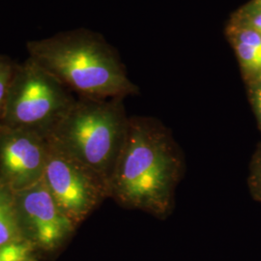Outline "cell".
I'll list each match as a JSON object with an SVG mask.
<instances>
[{"instance_id":"obj_1","label":"cell","mask_w":261,"mask_h":261,"mask_svg":"<svg viewBox=\"0 0 261 261\" xmlns=\"http://www.w3.org/2000/svg\"><path fill=\"white\" fill-rule=\"evenodd\" d=\"M183 171V155L170 130L153 117H130L110 197L124 208L166 219L173 210Z\"/></svg>"},{"instance_id":"obj_2","label":"cell","mask_w":261,"mask_h":261,"mask_svg":"<svg viewBox=\"0 0 261 261\" xmlns=\"http://www.w3.org/2000/svg\"><path fill=\"white\" fill-rule=\"evenodd\" d=\"M29 57L81 98L125 99L139 93L115 49L87 29L28 44Z\"/></svg>"},{"instance_id":"obj_3","label":"cell","mask_w":261,"mask_h":261,"mask_svg":"<svg viewBox=\"0 0 261 261\" xmlns=\"http://www.w3.org/2000/svg\"><path fill=\"white\" fill-rule=\"evenodd\" d=\"M123 100L79 97L48 137L108 188L129 127Z\"/></svg>"},{"instance_id":"obj_4","label":"cell","mask_w":261,"mask_h":261,"mask_svg":"<svg viewBox=\"0 0 261 261\" xmlns=\"http://www.w3.org/2000/svg\"><path fill=\"white\" fill-rule=\"evenodd\" d=\"M75 100L64 84L28 57L17 65L0 125L49 137Z\"/></svg>"},{"instance_id":"obj_5","label":"cell","mask_w":261,"mask_h":261,"mask_svg":"<svg viewBox=\"0 0 261 261\" xmlns=\"http://www.w3.org/2000/svg\"><path fill=\"white\" fill-rule=\"evenodd\" d=\"M43 181L56 203L77 226L110 198L101 178L48 138Z\"/></svg>"},{"instance_id":"obj_6","label":"cell","mask_w":261,"mask_h":261,"mask_svg":"<svg viewBox=\"0 0 261 261\" xmlns=\"http://www.w3.org/2000/svg\"><path fill=\"white\" fill-rule=\"evenodd\" d=\"M24 240L44 251H54L75 231V225L56 203L43 179L14 193Z\"/></svg>"},{"instance_id":"obj_7","label":"cell","mask_w":261,"mask_h":261,"mask_svg":"<svg viewBox=\"0 0 261 261\" xmlns=\"http://www.w3.org/2000/svg\"><path fill=\"white\" fill-rule=\"evenodd\" d=\"M48 137L0 125V185L13 193L39 183L45 173Z\"/></svg>"},{"instance_id":"obj_8","label":"cell","mask_w":261,"mask_h":261,"mask_svg":"<svg viewBox=\"0 0 261 261\" xmlns=\"http://www.w3.org/2000/svg\"><path fill=\"white\" fill-rule=\"evenodd\" d=\"M225 35L234 49L247 84L261 80V34L228 21Z\"/></svg>"},{"instance_id":"obj_9","label":"cell","mask_w":261,"mask_h":261,"mask_svg":"<svg viewBox=\"0 0 261 261\" xmlns=\"http://www.w3.org/2000/svg\"><path fill=\"white\" fill-rule=\"evenodd\" d=\"M27 242L19 226L14 193L0 185V247Z\"/></svg>"},{"instance_id":"obj_10","label":"cell","mask_w":261,"mask_h":261,"mask_svg":"<svg viewBox=\"0 0 261 261\" xmlns=\"http://www.w3.org/2000/svg\"><path fill=\"white\" fill-rule=\"evenodd\" d=\"M18 63L10 57L0 55V122L7 102L10 86L16 72Z\"/></svg>"},{"instance_id":"obj_11","label":"cell","mask_w":261,"mask_h":261,"mask_svg":"<svg viewBox=\"0 0 261 261\" xmlns=\"http://www.w3.org/2000/svg\"><path fill=\"white\" fill-rule=\"evenodd\" d=\"M35 248L29 242L14 243L0 247V261H33Z\"/></svg>"},{"instance_id":"obj_12","label":"cell","mask_w":261,"mask_h":261,"mask_svg":"<svg viewBox=\"0 0 261 261\" xmlns=\"http://www.w3.org/2000/svg\"><path fill=\"white\" fill-rule=\"evenodd\" d=\"M248 182L253 198L261 203V145L252 157Z\"/></svg>"},{"instance_id":"obj_13","label":"cell","mask_w":261,"mask_h":261,"mask_svg":"<svg viewBox=\"0 0 261 261\" xmlns=\"http://www.w3.org/2000/svg\"><path fill=\"white\" fill-rule=\"evenodd\" d=\"M247 85L250 101L261 130V80L247 84Z\"/></svg>"},{"instance_id":"obj_14","label":"cell","mask_w":261,"mask_h":261,"mask_svg":"<svg viewBox=\"0 0 261 261\" xmlns=\"http://www.w3.org/2000/svg\"><path fill=\"white\" fill-rule=\"evenodd\" d=\"M250 3H252V5H254V6H256V7H259V8H261V2H257V1L252 0Z\"/></svg>"},{"instance_id":"obj_15","label":"cell","mask_w":261,"mask_h":261,"mask_svg":"<svg viewBox=\"0 0 261 261\" xmlns=\"http://www.w3.org/2000/svg\"><path fill=\"white\" fill-rule=\"evenodd\" d=\"M254 1H257V2H261V0H254Z\"/></svg>"}]
</instances>
